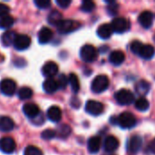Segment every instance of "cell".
Segmentation results:
<instances>
[{
    "label": "cell",
    "instance_id": "31",
    "mask_svg": "<svg viewBox=\"0 0 155 155\" xmlns=\"http://www.w3.org/2000/svg\"><path fill=\"white\" fill-rule=\"evenodd\" d=\"M71 134V128L69 125L67 124H63L61 126L58 127V130H57V135L62 137V138H65L67 137L69 134Z\"/></svg>",
    "mask_w": 155,
    "mask_h": 155
},
{
    "label": "cell",
    "instance_id": "33",
    "mask_svg": "<svg viewBox=\"0 0 155 155\" xmlns=\"http://www.w3.org/2000/svg\"><path fill=\"white\" fill-rule=\"evenodd\" d=\"M24 155H44V153L38 147L34 145H29L25 149Z\"/></svg>",
    "mask_w": 155,
    "mask_h": 155
},
{
    "label": "cell",
    "instance_id": "18",
    "mask_svg": "<svg viewBox=\"0 0 155 155\" xmlns=\"http://www.w3.org/2000/svg\"><path fill=\"white\" fill-rule=\"evenodd\" d=\"M53 38V31L48 27H42L38 33V41L40 44H47Z\"/></svg>",
    "mask_w": 155,
    "mask_h": 155
},
{
    "label": "cell",
    "instance_id": "4",
    "mask_svg": "<svg viewBox=\"0 0 155 155\" xmlns=\"http://www.w3.org/2000/svg\"><path fill=\"white\" fill-rule=\"evenodd\" d=\"M115 100L122 105H129L134 102V94L128 89H121L114 94Z\"/></svg>",
    "mask_w": 155,
    "mask_h": 155
},
{
    "label": "cell",
    "instance_id": "2",
    "mask_svg": "<svg viewBox=\"0 0 155 155\" xmlns=\"http://www.w3.org/2000/svg\"><path fill=\"white\" fill-rule=\"evenodd\" d=\"M80 56L83 61L92 63L96 60L98 56V50L92 45H84L80 50Z\"/></svg>",
    "mask_w": 155,
    "mask_h": 155
},
{
    "label": "cell",
    "instance_id": "14",
    "mask_svg": "<svg viewBox=\"0 0 155 155\" xmlns=\"http://www.w3.org/2000/svg\"><path fill=\"white\" fill-rule=\"evenodd\" d=\"M58 69L59 68H58V65L56 63H54L53 61H49L44 64V66L42 68V73L45 77L52 78L53 76L57 74Z\"/></svg>",
    "mask_w": 155,
    "mask_h": 155
},
{
    "label": "cell",
    "instance_id": "21",
    "mask_svg": "<svg viewBox=\"0 0 155 155\" xmlns=\"http://www.w3.org/2000/svg\"><path fill=\"white\" fill-rule=\"evenodd\" d=\"M150 89H151V84L145 80H140L135 84V92L138 94L142 95V97L146 95L150 92Z\"/></svg>",
    "mask_w": 155,
    "mask_h": 155
},
{
    "label": "cell",
    "instance_id": "40",
    "mask_svg": "<svg viewBox=\"0 0 155 155\" xmlns=\"http://www.w3.org/2000/svg\"><path fill=\"white\" fill-rule=\"evenodd\" d=\"M56 4L62 8H67L71 5V0H56Z\"/></svg>",
    "mask_w": 155,
    "mask_h": 155
},
{
    "label": "cell",
    "instance_id": "15",
    "mask_svg": "<svg viewBox=\"0 0 155 155\" xmlns=\"http://www.w3.org/2000/svg\"><path fill=\"white\" fill-rule=\"evenodd\" d=\"M118 147H119V141L116 137L113 135H109L105 138L104 143V148L105 152L114 153L118 149Z\"/></svg>",
    "mask_w": 155,
    "mask_h": 155
},
{
    "label": "cell",
    "instance_id": "8",
    "mask_svg": "<svg viewBox=\"0 0 155 155\" xmlns=\"http://www.w3.org/2000/svg\"><path fill=\"white\" fill-rule=\"evenodd\" d=\"M142 145H143L142 137L139 135H134L129 139L127 143V151L129 153L136 154L141 150Z\"/></svg>",
    "mask_w": 155,
    "mask_h": 155
},
{
    "label": "cell",
    "instance_id": "34",
    "mask_svg": "<svg viewBox=\"0 0 155 155\" xmlns=\"http://www.w3.org/2000/svg\"><path fill=\"white\" fill-rule=\"evenodd\" d=\"M143 43L142 42H140V41H138V40H134V41H133L132 42V44H131V46H130V48H131V51L134 53V54H139V53H140V50H141V48H142V46H143Z\"/></svg>",
    "mask_w": 155,
    "mask_h": 155
},
{
    "label": "cell",
    "instance_id": "1",
    "mask_svg": "<svg viewBox=\"0 0 155 155\" xmlns=\"http://www.w3.org/2000/svg\"><path fill=\"white\" fill-rule=\"evenodd\" d=\"M109 86V78L104 74L97 75L92 82L91 89L94 94H101L107 90Z\"/></svg>",
    "mask_w": 155,
    "mask_h": 155
},
{
    "label": "cell",
    "instance_id": "37",
    "mask_svg": "<svg viewBox=\"0 0 155 155\" xmlns=\"http://www.w3.org/2000/svg\"><path fill=\"white\" fill-rule=\"evenodd\" d=\"M35 4L40 9H46L51 5V2L49 0H35Z\"/></svg>",
    "mask_w": 155,
    "mask_h": 155
},
{
    "label": "cell",
    "instance_id": "9",
    "mask_svg": "<svg viewBox=\"0 0 155 155\" xmlns=\"http://www.w3.org/2000/svg\"><path fill=\"white\" fill-rule=\"evenodd\" d=\"M16 84L12 79H4L0 83V91L3 94L11 96L15 93Z\"/></svg>",
    "mask_w": 155,
    "mask_h": 155
},
{
    "label": "cell",
    "instance_id": "43",
    "mask_svg": "<svg viewBox=\"0 0 155 155\" xmlns=\"http://www.w3.org/2000/svg\"><path fill=\"white\" fill-rule=\"evenodd\" d=\"M109 155H114V154H109Z\"/></svg>",
    "mask_w": 155,
    "mask_h": 155
},
{
    "label": "cell",
    "instance_id": "38",
    "mask_svg": "<svg viewBox=\"0 0 155 155\" xmlns=\"http://www.w3.org/2000/svg\"><path fill=\"white\" fill-rule=\"evenodd\" d=\"M108 4H109V5H108V11H109V13L110 14H114V13H116L117 12V9H118V5H117V3L116 2H114V1H112V2H107Z\"/></svg>",
    "mask_w": 155,
    "mask_h": 155
},
{
    "label": "cell",
    "instance_id": "29",
    "mask_svg": "<svg viewBox=\"0 0 155 155\" xmlns=\"http://www.w3.org/2000/svg\"><path fill=\"white\" fill-rule=\"evenodd\" d=\"M18 98L21 100H28L33 96V90L29 87H22L18 91Z\"/></svg>",
    "mask_w": 155,
    "mask_h": 155
},
{
    "label": "cell",
    "instance_id": "5",
    "mask_svg": "<svg viewBox=\"0 0 155 155\" xmlns=\"http://www.w3.org/2000/svg\"><path fill=\"white\" fill-rule=\"evenodd\" d=\"M137 120L135 116L130 112H124L118 117V124L123 129H131L136 125Z\"/></svg>",
    "mask_w": 155,
    "mask_h": 155
},
{
    "label": "cell",
    "instance_id": "39",
    "mask_svg": "<svg viewBox=\"0 0 155 155\" xmlns=\"http://www.w3.org/2000/svg\"><path fill=\"white\" fill-rule=\"evenodd\" d=\"M9 10H10V9H9V6H8V5H5V4L0 3V17L5 16V15H8Z\"/></svg>",
    "mask_w": 155,
    "mask_h": 155
},
{
    "label": "cell",
    "instance_id": "20",
    "mask_svg": "<svg viewBox=\"0 0 155 155\" xmlns=\"http://www.w3.org/2000/svg\"><path fill=\"white\" fill-rule=\"evenodd\" d=\"M15 128L14 121L8 116H0V131L9 133Z\"/></svg>",
    "mask_w": 155,
    "mask_h": 155
},
{
    "label": "cell",
    "instance_id": "19",
    "mask_svg": "<svg viewBox=\"0 0 155 155\" xmlns=\"http://www.w3.org/2000/svg\"><path fill=\"white\" fill-rule=\"evenodd\" d=\"M125 60V54L121 50H114L109 55V61L114 65L122 64Z\"/></svg>",
    "mask_w": 155,
    "mask_h": 155
},
{
    "label": "cell",
    "instance_id": "36",
    "mask_svg": "<svg viewBox=\"0 0 155 155\" xmlns=\"http://www.w3.org/2000/svg\"><path fill=\"white\" fill-rule=\"evenodd\" d=\"M55 135H56V132L52 129H46L41 134V137L44 140H51V139L54 138Z\"/></svg>",
    "mask_w": 155,
    "mask_h": 155
},
{
    "label": "cell",
    "instance_id": "3",
    "mask_svg": "<svg viewBox=\"0 0 155 155\" xmlns=\"http://www.w3.org/2000/svg\"><path fill=\"white\" fill-rule=\"evenodd\" d=\"M81 26V24L77 21L71 20V19H64L62 20L57 25V30L61 34H69L75 30H77Z\"/></svg>",
    "mask_w": 155,
    "mask_h": 155
},
{
    "label": "cell",
    "instance_id": "27",
    "mask_svg": "<svg viewBox=\"0 0 155 155\" xmlns=\"http://www.w3.org/2000/svg\"><path fill=\"white\" fill-rule=\"evenodd\" d=\"M134 105H135V108L138 110V111H141V112H145L149 109L150 107V103L149 101L145 98V97H140L138 98L135 103H134Z\"/></svg>",
    "mask_w": 155,
    "mask_h": 155
},
{
    "label": "cell",
    "instance_id": "10",
    "mask_svg": "<svg viewBox=\"0 0 155 155\" xmlns=\"http://www.w3.org/2000/svg\"><path fill=\"white\" fill-rule=\"evenodd\" d=\"M16 144L13 138L3 137L0 139V151L4 153L10 154L15 151Z\"/></svg>",
    "mask_w": 155,
    "mask_h": 155
},
{
    "label": "cell",
    "instance_id": "28",
    "mask_svg": "<svg viewBox=\"0 0 155 155\" xmlns=\"http://www.w3.org/2000/svg\"><path fill=\"white\" fill-rule=\"evenodd\" d=\"M68 80H69V84L71 85V88L73 90L74 93H78L80 90V82L78 79V76L75 74H70L68 76Z\"/></svg>",
    "mask_w": 155,
    "mask_h": 155
},
{
    "label": "cell",
    "instance_id": "13",
    "mask_svg": "<svg viewBox=\"0 0 155 155\" xmlns=\"http://www.w3.org/2000/svg\"><path fill=\"white\" fill-rule=\"evenodd\" d=\"M23 112L28 118H31V119L36 118L41 114L39 106L33 103H27V104H24Z\"/></svg>",
    "mask_w": 155,
    "mask_h": 155
},
{
    "label": "cell",
    "instance_id": "32",
    "mask_svg": "<svg viewBox=\"0 0 155 155\" xmlns=\"http://www.w3.org/2000/svg\"><path fill=\"white\" fill-rule=\"evenodd\" d=\"M94 8H95V4H94V2H93L91 0H84V1H83V3L81 5V9L86 13L94 11Z\"/></svg>",
    "mask_w": 155,
    "mask_h": 155
},
{
    "label": "cell",
    "instance_id": "30",
    "mask_svg": "<svg viewBox=\"0 0 155 155\" xmlns=\"http://www.w3.org/2000/svg\"><path fill=\"white\" fill-rule=\"evenodd\" d=\"M14 25V18L9 15H6L5 16L0 17V27L4 28V29H8L10 28L12 25Z\"/></svg>",
    "mask_w": 155,
    "mask_h": 155
},
{
    "label": "cell",
    "instance_id": "24",
    "mask_svg": "<svg viewBox=\"0 0 155 155\" xmlns=\"http://www.w3.org/2000/svg\"><path fill=\"white\" fill-rule=\"evenodd\" d=\"M113 28L109 24H103L97 29V35L102 39H108L113 34Z\"/></svg>",
    "mask_w": 155,
    "mask_h": 155
},
{
    "label": "cell",
    "instance_id": "22",
    "mask_svg": "<svg viewBox=\"0 0 155 155\" xmlns=\"http://www.w3.org/2000/svg\"><path fill=\"white\" fill-rule=\"evenodd\" d=\"M43 89L47 94H54V93H55L59 89L57 81L53 79V78H47L44 82V84H43Z\"/></svg>",
    "mask_w": 155,
    "mask_h": 155
},
{
    "label": "cell",
    "instance_id": "7",
    "mask_svg": "<svg viewBox=\"0 0 155 155\" xmlns=\"http://www.w3.org/2000/svg\"><path fill=\"white\" fill-rule=\"evenodd\" d=\"M85 111L94 116H98L102 114L104 111V106L102 103L94 101V100H89L87 101L85 104Z\"/></svg>",
    "mask_w": 155,
    "mask_h": 155
},
{
    "label": "cell",
    "instance_id": "11",
    "mask_svg": "<svg viewBox=\"0 0 155 155\" xmlns=\"http://www.w3.org/2000/svg\"><path fill=\"white\" fill-rule=\"evenodd\" d=\"M31 45V38L26 35H17L15 41L14 43V46L15 49L19 51H23L27 49Z\"/></svg>",
    "mask_w": 155,
    "mask_h": 155
},
{
    "label": "cell",
    "instance_id": "42",
    "mask_svg": "<svg viewBox=\"0 0 155 155\" xmlns=\"http://www.w3.org/2000/svg\"><path fill=\"white\" fill-rule=\"evenodd\" d=\"M153 39H154V41H155V35H154V37H153Z\"/></svg>",
    "mask_w": 155,
    "mask_h": 155
},
{
    "label": "cell",
    "instance_id": "6",
    "mask_svg": "<svg viewBox=\"0 0 155 155\" xmlns=\"http://www.w3.org/2000/svg\"><path fill=\"white\" fill-rule=\"evenodd\" d=\"M111 26H112L114 32L123 34L129 30L131 25H130V22L126 18L116 17V18L113 19V21L111 23Z\"/></svg>",
    "mask_w": 155,
    "mask_h": 155
},
{
    "label": "cell",
    "instance_id": "35",
    "mask_svg": "<svg viewBox=\"0 0 155 155\" xmlns=\"http://www.w3.org/2000/svg\"><path fill=\"white\" fill-rule=\"evenodd\" d=\"M68 83H69V80H68V77H67L65 74H60V75L58 76L57 84H58L59 88H61V89H64V88L67 86Z\"/></svg>",
    "mask_w": 155,
    "mask_h": 155
},
{
    "label": "cell",
    "instance_id": "26",
    "mask_svg": "<svg viewBox=\"0 0 155 155\" xmlns=\"http://www.w3.org/2000/svg\"><path fill=\"white\" fill-rule=\"evenodd\" d=\"M47 20H48V23L51 24L52 25L57 26V25L63 20V18H62V14H61L59 11H57V10H53V11L49 14Z\"/></svg>",
    "mask_w": 155,
    "mask_h": 155
},
{
    "label": "cell",
    "instance_id": "12",
    "mask_svg": "<svg viewBox=\"0 0 155 155\" xmlns=\"http://www.w3.org/2000/svg\"><path fill=\"white\" fill-rule=\"evenodd\" d=\"M138 22L143 27L146 29L150 28L153 23V14L148 10L142 12L138 16Z\"/></svg>",
    "mask_w": 155,
    "mask_h": 155
},
{
    "label": "cell",
    "instance_id": "17",
    "mask_svg": "<svg viewBox=\"0 0 155 155\" xmlns=\"http://www.w3.org/2000/svg\"><path fill=\"white\" fill-rule=\"evenodd\" d=\"M17 36V34L13 30H8L5 32L1 36V43L4 46H10L14 45L15 38Z\"/></svg>",
    "mask_w": 155,
    "mask_h": 155
},
{
    "label": "cell",
    "instance_id": "23",
    "mask_svg": "<svg viewBox=\"0 0 155 155\" xmlns=\"http://www.w3.org/2000/svg\"><path fill=\"white\" fill-rule=\"evenodd\" d=\"M100 147H101V139L99 136H93L88 140L87 148H88L89 153H96L99 152Z\"/></svg>",
    "mask_w": 155,
    "mask_h": 155
},
{
    "label": "cell",
    "instance_id": "25",
    "mask_svg": "<svg viewBox=\"0 0 155 155\" xmlns=\"http://www.w3.org/2000/svg\"><path fill=\"white\" fill-rule=\"evenodd\" d=\"M154 54L155 49L152 45H143L138 55L143 59L148 60V59H152Z\"/></svg>",
    "mask_w": 155,
    "mask_h": 155
},
{
    "label": "cell",
    "instance_id": "16",
    "mask_svg": "<svg viewBox=\"0 0 155 155\" xmlns=\"http://www.w3.org/2000/svg\"><path fill=\"white\" fill-rule=\"evenodd\" d=\"M47 118L54 123H58L62 119V111L61 109L56 106L53 105L47 110Z\"/></svg>",
    "mask_w": 155,
    "mask_h": 155
},
{
    "label": "cell",
    "instance_id": "41",
    "mask_svg": "<svg viewBox=\"0 0 155 155\" xmlns=\"http://www.w3.org/2000/svg\"><path fill=\"white\" fill-rule=\"evenodd\" d=\"M149 149H150V151H151L153 153H155V139L153 141L151 142V143H150V145H149Z\"/></svg>",
    "mask_w": 155,
    "mask_h": 155
}]
</instances>
